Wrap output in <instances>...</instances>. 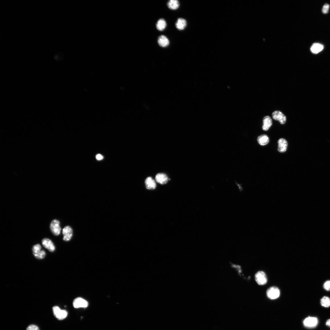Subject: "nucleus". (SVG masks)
I'll use <instances>...</instances> for the list:
<instances>
[{
  "label": "nucleus",
  "instance_id": "ddd939ff",
  "mask_svg": "<svg viewBox=\"0 0 330 330\" xmlns=\"http://www.w3.org/2000/svg\"><path fill=\"white\" fill-rule=\"evenodd\" d=\"M156 181L158 183L163 185L166 183L168 179L167 175L162 173L157 174L155 177Z\"/></svg>",
  "mask_w": 330,
  "mask_h": 330
},
{
  "label": "nucleus",
  "instance_id": "b1692460",
  "mask_svg": "<svg viewBox=\"0 0 330 330\" xmlns=\"http://www.w3.org/2000/svg\"><path fill=\"white\" fill-rule=\"evenodd\" d=\"M26 330H39L38 327L35 325H30L27 327Z\"/></svg>",
  "mask_w": 330,
  "mask_h": 330
},
{
  "label": "nucleus",
  "instance_id": "a211bd4d",
  "mask_svg": "<svg viewBox=\"0 0 330 330\" xmlns=\"http://www.w3.org/2000/svg\"><path fill=\"white\" fill-rule=\"evenodd\" d=\"M167 25L165 20L164 19L160 18L157 21L156 24V27L158 31H162L165 29Z\"/></svg>",
  "mask_w": 330,
  "mask_h": 330
},
{
  "label": "nucleus",
  "instance_id": "6ab92c4d",
  "mask_svg": "<svg viewBox=\"0 0 330 330\" xmlns=\"http://www.w3.org/2000/svg\"><path fill=\"white\" fill-rule=\"evenodd\" d=\"M167 5L170 9L175 10L179 7L180 3L177 0H170L167 2Z\"/></svg>",
  "mask_w": 330,
  "mask_h": 330
},
{
  "label": "nucleus",
  "instance_id": "aec40b11",
  "mask_svg": "<svg viewBox=\"0 0 330 330\" xmlns=\"http://www.w3.org/2000/svg\"><path fill=\"white\" fill-rule=\"evenodd\" d=\"M257 141L260 145L263 146L268 143L269 139L268 136L264 134L259 136L257 138Z\"/></svg>",
  "mask_w": 330,
  "mask_h": 330
},
{
  "label": "nucleus",
  "instance_id": "9b49d317",
  "mask_svg": "<svg viewBox=\"0 0 330 330\" xmlns=\"http://www.w3.org/2000/svg\"><path fill=\"white\" fill-rule=\"evenodd\" d=\"M157 42L160 46L165 48L170 44V41L167 37L164 35H161L158 37Z\"/></svg>",
  "mask_w": 330,
  "mask_h": 330
},
{
  "label": "nucleus",
  "instance_id": "423d86ee",
  "mask_svg": "<svg viewBox=\"0 0 330 330\" xmlns=\"http://www.w3.org/2000/svg\"><path fill=\"white\" fill-rule=\"evenodd\" d=\"M272 116L273 119L279 121L281 124H284L286 122V116L280 111H274L273 112Z\"/></svg>",
  "mask_w": 330,
  "mask_h": 330
},
{
  "label": "nucleus",
  "instance_id": "4be33fe9",
  "mask_svg": "<svg viewBox=\"0 0 330 330\" xmlns=\"http://www.w3.org/2000/svg\"><path fill=\"white\" fill-rule=\"evenodd\" d=\"M329 5L328 4H325L323 6L322 9V12L323 13L326 14L328 13L329 8Z\"/></svg>",
  "mask_w": 330,
  "mask_h": 330
},
{
  "label": "nucleus",
  "instance_id": "f257e3e1",
  "mask_svg": "<svg viewBox=\"0 0 330 330\" xmlns=\"http://www.w3.org/2000/svg\"><path fill=\"white\" fill-rule=\"evenodd\" d=\"M255 279L257 283L260 285L266 284L267 281V278L266 273L262 271H258L255 274Z\"/></svg>",
  "mask_w": 330,
  "mask_h": 330
},
{
  "label": "nucleus",
  "instance_id": "39448f33",
  "mask_svg": "<svg viewBox=\"0 0 330 330\" xmlns=\"http://www.w3.org/2000/svg\"><path fill=\"white\" fill-rule=\"evenodd\" d=\"M59 221L56 219H54L51 222L50 228L52 233L55 235H58L60 233L61 228L60 226Z\"/></svg>",
  "mask_w": 330,
  "mask_h": 330
},
{
  "label": "nucleus",
  "instance_id": "dca6fc26",
  "mask_svg": "<svg viewBox=\"0 0 330 330\" xmlns=\"http://www.w3.org/2000/svg\"><path fill=\"white\" fill-rule=\"evenodd\" d=\"M145 183L146 188L148 189H154L156 187L155 181L151 177H148L146 179Z\"/></svg>",
  "mask_w": 330,
  "mask_h": 330
},
{
  "label": "nucleus",
  "instance_id": "2eb2a0df",
  "mask_svg": "<svg viewBox=\"0 0 330 330\" xmlns=\"http://www.w3.org/2000/svg\"><path fill=\"white\" fill-rule=\"evenodd\" d=\"M175 25L176 28L178 29L182 30L186 28L187 25V22L184 19L179 18L178 19Z\"/></svg>",
  "mask_w": 330,
  "mask_h": 330
},
{
  "label": "nucleus",
  "instance_id": "20e7f679",
  "mask_svg": "<svg viewBox=\"0 0 330 330\" xmlns=\"http://www.w3.org/2000/svg\"><path fill=\"white\" fill-rule=\"evenodd\" d=\"M53 311L54 315L58 320H61L64 319L68 315L66 310H61L57 306H53Z\"/></svg>",
  "mask_w": 330,
  "mask_h": 330
},
{
  "label": "nucleus",
  "instance_id": "f03ea898",
  "mask_svg": "<svg viewBox=\"0 0 330 330\" xmlns=\"http://www.w3.org/2000/svg\"><path fill=\"white\" fill-rule=\"evenodd\" d=\"M41 249V246L39 244L34 245L32 247V251L33 254L37 259H43L45 256L46 253L45 251Z\"/></svg>",
  "mask_w": 330,
  "mask_h": 330
},
{
  "label": "nucleus",
  "instance_id": "f8f14e48",
  "mask_svg": "<svg viewBox=\"0 0 330 330\" xmlns=\"http://www.w3.org/2000/svg\"><path fill=\"white\" fill-rule=\"evenodd\" d=\"M43 246L51 252L55 250V246L51 240L48 238H44L42 240Z\"/></svg>",
  "mask_w": 330,
  "mask_h": 330
},
{
  "label": "nucleus",
  "instance_id": "9d476101",
  "mask_svg": "<svg viewBox=\"0 0 330 330\" xmlns=\"http://www.w3.org/2000/svg\"><path fill=\"white\" fill-rule=\"evenodd\" d=\"M278 151L281 153L285 152L288 146L287 141L283 138H280L278 141Z\"/></svg>",
  "mask_w": 330,
  "mask_h": 330
},
{
  "label": "nucleus",
  "instance_id": "a878e982",
  "mask_svg": "<svg viewBox=\"0 0 330 330\" xmlns=\"http://www.w3.org/2000/svg\"><path fill=\"white\" fill-rule=\"evenodd\" d=\"M326 324L330 327V319L328 320L326 323Z\"/></svg>",
  "mask_w": 330,
  "mask_h": 330
},
{
  "label": "nucleus",
  "instance_id": "7ed1b4c3",
  "mask_svg": "<svg viewBox=\"0 0 330 330\" xmlns=\"http://www.w3.org/2000/svg\"><path fill=\"white\" fill-rule=\"evenodd\" d=\"M266 293L269 298L274 299L277 298L279 296L280 291L277 287L273 286L268 288L266 291Z\"/></svg>",
  "mask_w": 330,
  "mask_h": 330
},
{
  "label": "nucleus",
  "instance_id": "393cba45",
  "mask_svg": "<svg viewBox=\"0 0 330 330\" xmlns=\"http://www.w3.org/2000/svg\"><path fill=\"white\" fill-rule=\"evenodd\" d=\"M96 158L97 160H100L103 158V157L101 155L98 154L96 155Z\"/></svg>",
  "mask_w": 330,
  "mask_h": 330
},
{
  "label": "nucleus",
  "instance_id": "6e6552de",
  "mask_svg": "<svg viewBox=\"0 0 330 330\" xmlns=\"http://www.w3.org/2000/svg\"><path fill=\"white\" fill-rule=\"evenodd\" d=\"M62 233L63 235V240L68 241L70 240L73 235L72 229L69 226H65L63 229Z\"/></svg>",
  "mask_w": 330,
  "mask_h": 330
},
{
  "label": "nucleus",
  "instance_id": "0eeeda50",
  "mask_svg": "<svg viewBox=\"0 0 330 330\" xmlns=\"http://www.w3.org/2000/svg\"><path fill=\"white\" fill-rule=\"evenodd\" d=\"M73 306L75 308H86L88 305V302L80 297L75 298L73 302Z\"/></svg>",
  "mask_w": 330,
  "mask_h": 330
},
{
  "label": "nucleus",
  "instance_id": "4468645a",
  "mask_svg": "<svg viewBox=\"0 0 330 330\" xmlns=\"http://www.w3.org/2000/svg\"><path fill=\"white\" fill-rule=\"evenodd\" d=\"M263 124L262 128L264 130H268L272 124V120L269 116H265L263 119Z\"/></svg>",
  "mask_w": 330,
  "mask_h": 330
},
{
  "label": "nucleus",
  "instance_id": "412c9836",
  "mask_svg": "<svg viewBox=\"0 0 330 330\" xmlns=\"http://www.w3.org/2000/svg\"><path fill=\"white\" fill-rule=\"evenodd\" d=\"M321 303L323 306L329 307L330 306V299L327 296L323 297L321 300Z\"/></svg>",
  "mask_w": 330,
  "mask_h": 330
},
{
  "label": "nucleus",
  "instance_id": "5701e85b",
  "mask_svg": "<svg viewBox=\"0 0 330 330\" xmlns=\"http://www.w3.org/2000/svg\"><path fill=\"white\" fill-rule=\"evenodd\" d=\"M323 287L327 291H330V280L326 281L324 284Z\"/></svg>",
  "mask_w": 330,
  "mask_h": 330
},
{
  "label": "nucleus",
  "instance_id": "1a4fd4ad",
  "mask_svg": "<svg viewBox=\"0 0 330 330\" xmlns=\"http://www.w3.org/2000/svg\"><path fill=\"white\" fill-rule=\"evenodd\" d=\"M318 320L315 317H309L306 318L303 321L304 325L307 327L313 328L317 324Z\"/></svg>",
  "mask_w": 330,
  "mask_h": 330
},
{
  "label": "nucleus",
  "instance_id": "f3484780",
  "mask_svg": "<svg viewBox=\"0 0 330 330\" xmlns=\"http://www.w3.org/2000/svg\"><path fill=\"white\" fill-rule=\"evenodd\" d=\"M323 48L324 46L322 44L318 43H313L311 46L310 50L313 53L317 54L321 51Z\"/></svg>",
  "mask_w": 330,
  "mask_h": 330
}]
</instances>
